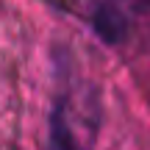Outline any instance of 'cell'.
Listing matches in <instances>:
<instances>
[{
    "instance_id": "obj_1",
    "label": "cell",
    "mask_w": 150,
    "mask_h": 150,
    "mask_svg": "<svg viewBox=\"0 0 150 150\" xmlns=\"http://www.w3.org/2000/svg\"><path fill=\"white\" fill-rule=\"evenodd\" d=\"M128 25H131V17L120 8L114 0H106L95 8L92 14V28L95 33L108 45H120L125 36H128Z\"/></svg>"
},
{
    "instance_id": "obj_2",
    "label": "cell",
    "mask_w": 150,
    "mask_h": 150,
    "mask_svg": "<svg viewBox=\"0 0 150 150\" xmlns=\"http://www.w3.org/2000/svg\"><path fill=\"white\" fill-rule=\"evenodd\" d=\"M50 136H53V147H56V150H86V147L72 136L70 125H67L64 106H56L53 117H50Z\"/></svg>"
},
{
    "instance_id": "obj_3",
    "label": "cell",
    "mask_w": 150,
    "mask_h": 150,
    "mask_svg": "<svg viewBox=\"0 0 150 150\" xmlns=\"http://www.w3.org/2000/svg\"><path fill=\"white\" fill-rule=\"evenodd\" d=\"M114 3H117L128 17H131V14H142V11L150 8V0H114Z\"/></svg>"
}]
</instances>
